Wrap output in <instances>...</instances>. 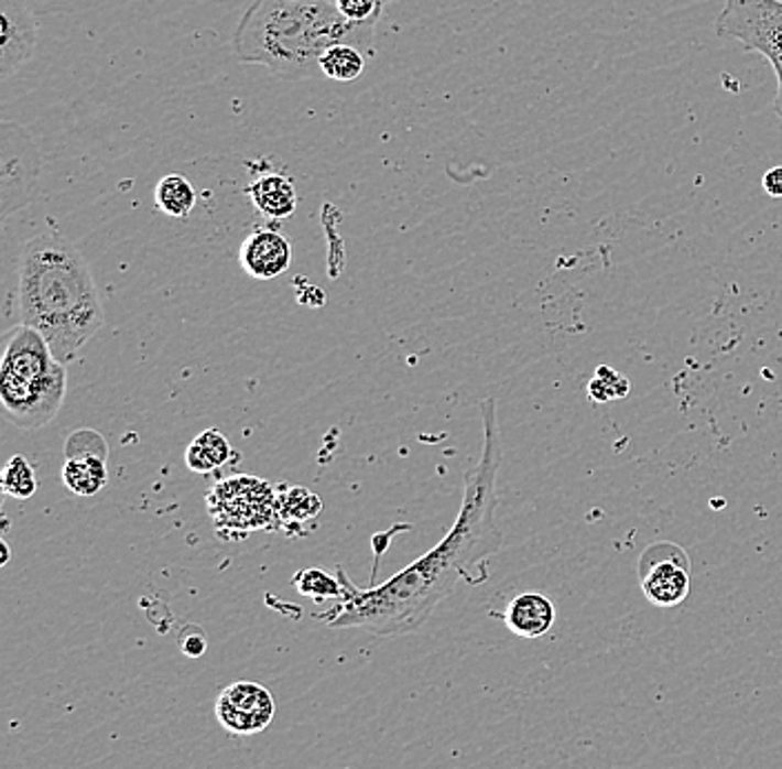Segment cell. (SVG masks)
I'll return each instance as SVG.
<instances>
[{"label": "cell", "mask_w": 782, "mask_h": 769, "mask_svg": "<svg viewBox=\"0 0 782 769\" xmlns=\"http://www.w3.org/2000/svg\"><path fill=\"white\" fill-rule=\"evenodd\" d=\"M480 416L482 454L476 467L465 474L463 502L452 530L427 554L369 589L356 587L345 570L338 567L343 598L323 614L332 629H367L376 636L412 633L427 622L458 581L469 585L487 581V561L502 550L504 541L496 523L502 441L493 399L480 403Z\"/></svg>", "instance_id": "cell-1"}, {"label": "cell", "mask_w": 782, "mask_h": 769, "mask_svg": "<svg viewBox=\"0 0 782 769\" xmlns=\"http://www.w3.org/2000/svg\"><path fill=\"white\" fill-rule=\"evenodd\" d=\"M17 312L52 354L69 365L105 323V307L83 251L56 231L30 238L17 268Z\"/></svg>", "instance_id": "cell-2"}, {"label": "cell", "mask_w": 782, "mask_h": 769, "mask_svg": "<svg viewBox=\"0 0 782 769\" xmlns=\"http://www.w3.org/2000/svg\"><path fill=\"white\" fill-rule=\"evenodd\" d=\"M376 21H347L329 0H253L231 36L240 63L263 65L285 80L321 74L318 61L334 45L371 52Z\"/></svg>", "instance_id": "cell-3"}, {"label": "cell", "mask_w": 782, "mask_h": 769, "mask_svg": "<svg viewBox=\"0 0 782 769\" xmlns=\"http://www.w3.org/2000/svg\"><path fill=\"white\" fill-rule=\"evenodd\" d=\"M65 397V362L36 329L21 323L12 327L3 338L0 360V405L6 416L19 430L34 432L56 419Z\"/></svg>", "instance_id": "cell-4"}, {"label": "cell", "mask_w": 782, "mask_h": 769, "mask_svg": "<svg viewBox=\"0 0 782 769\" xmlns=\"http://www.w3.org/2000/svg\"><path fill=\"white\" fill-rule=\"evenodd\" d=\"M714 32L760 54L773 67L778 80L773 111L782 118V0H725Z\"/></svg>", "instance_id": "cell-5"}, {"label": "cell", "mask_w": 782, "mask_h": 769, "mask_svg": "<svg viewBox=\"0 0 782 769\" xmlns=\"http://www.w3.org/2000/svg\"><path fill=\"white\" fill-rule=\"evenodd\" d=\"M43 154L25 124L0 122V218L28 207L41 176Z\"/></svg>", "instance_id": "cell-6"}, {"label": "cell", "mask_w": 782, "mask_h": 769, "mask_svg": "<svg viewBox=\"0 0 782 769\" xmlns=\"http://www.w3.org/2000/svg\"><path fill=\"white\" fill-rule=\"evenodd\" d=\"M638 583L651 605L663 609L683 605L692 589L689 554L672 541L651 543L638 559Z\"/></svg>", "instance_id": "cell-7"}, {"label": "cell", "mask_w": 782, "mask_h": 769, "mask_svg": "<svg viewBox=\"0 0 782 769\" xmlns=\"http://www.w3.org/2000/svg\"><path fill=\"white\" fill-rule=\"evenodd\" d=\"M214 712L225 732L233 736H253L272 725L276 703L268 687L238 681L218 694Z\"/></svg>", "instance_id": "cell-8"}, {"label": "cell", "mask_w": 782, "mask_h": 769, "mask_svg": "<svg viewBox=\"0 0 782 769\" xmlns=\"http://www.w3.org/2000/svg\"><path fill=\"white\" fill-rule=\"evenodd\" d=\"M39 19L25 0H0V78L10 80L34 56Z\"/></svg>", "instance_id": "cell-9"}, {"label": "cell", "mask_w": 782, "mask_h": 769, "mask_svg": "<svg viewBox=\"0 0 782 769\" xmlns=\"http://www.w3.org/2000/svg\"><path fill=\"white\" fill-rule=\"evenodd\" d=\"M240 266L256 281H272L292 266V242L276 229H256L240 245Z\"/></svg>", "instance_id": "cell-10"}, {"label": "cell", "mask_w": 782, "mask_h": 769, "mask_svg": "<svg viewBox=\"0 0 782 769\" xmlns=\"http://www.w3.org/2000/svg\"><path fill=\"white\" fill-rule=\"evenodd\" d=\"M502 620L520 638H543L556 622V605L541 592H523L509 600Z\"/></svg>", "instance_id": "cell-11"}, {"label": "cell", "mask_w": 782, "mask_h": 769, "mask_svg": "<svg viewBox=\"0 0 782 769\" xmlns=\"http://www.w3.org/2000/svg\"><path fill=\"white\" fill-rule=\"evenodd\" d=\"M247 194L251 205L274 223L290 218L298 205V194L292 178L279 172L258 174L249 183Z\"/></svg>", "instance_id": "cell-12"}, {"label": "cell", "mask_w": 782, "mask_h": 769, "mask_svg": "<svg viewBox=\"0 0 782 769\" xmlns=\"http://www.w3.org/2000/svg\"><path fill=\"white\" fill-rule=\"evenodd\" d=\"M105 456L96 454H78L67 456L63 465V483L76 496H96L109 483Z\"/></svg>", "instance_id": "cell-13"}, {"label": "cell", "mask_w": 782, "mask_h": 769, "mask_svg": "<svg viewBox=\"0 0 782 769\" xmlns=\"http://www.w3.org/2000/svg\"><path fill=\"white\" fill-rule=\"evenodd\" d=\"M231 458V445L218 430H207L198 434L185 452V463L196 474H207L220 469Z\"/></svg>", "instance_id": "cell-14"}, {"label": "cell", "mask_w": 782, "mask_h": 769, "mask_svg": "<svg viewBox=\"0 0 782 769\" xmlns=\"http://www.w3.org/2000/svg\"><path fill=\"white\" fill-rule=\"evenodd\" d=\"M154 203L172 218H187L196 207V187L183 174H167L156 183Z\"/></svg>", "instance_id": "cell-15"}, {"label": "cell", "mask_w": 782, "mask_h": 769, "mask_svg": "<svg viewBox=\"0 0 782 769\" xmlns=\"http://www.w3.org/2000/svg\"><path fill=\"white\" fill-rule=\"evenodd\" d=\"M321 74L336 83H354L365 72L362 50L354 45H334L318 61Z\"/></svg>", "instance_id": "cell-16"}, {"label": "cell", "mask_w": 782, "mask_h": 769, "mask_svg": "<svg viewBox=\"0 0 782 769\" xmlns=\"http://www.w3.org/2000/svg\"><path fill=\"white\" fill-rule=\"evenodd\" d=\"M0 485H3L6 496H12L17 500H28L39 489L36 469L23 454H14L3 467V474H0Z\"/></svg>", "instance_id": "cell-17"}, {"label": "cell", "mask_w": 782, "mask_h": 769, "mask_svg": "<svg viewBox=\"0 0 782 769\" xmlns=\"http://www.w3.org/2000/svg\"><path fill=\"white\" fill-rule=\"evenodd\" d=\"M294 589L305 596V598H312V600H327V598H334L336 603L343 598V583L338 576H332L327 574L325 570H303L294 576L292 581Z\"/></svg>", "instance_id": "cell-18"}, {"label": "cell", "mask_w": 782, "mask_h": 769, "mask_svg": "<svg viewBox=\"0 0 782 769\" xmlns=\"http://www.w3.org/2000/svg\"><path fill=\"white\" fill-rule=\"evenodd\" d=\"M589 399L594 403H611V401H620L629 394V380L618 373L616 369L600 365L596 376L589 380Z\"/></svg>", "instance_id": "cell-19"}, {"label": "cell", "mask_w": 782, "mask_h": 769, "mask_svg": "<svg viewBox=\"0 0 782 769\" xmlns=\"http://www.w3.org/2000/svg\"><path fill=\"white\" fill-rule=\"evenodd\" d=\"M78 454H96V456L109 458V445L100 432L89 430V427H80V430L72 432L65 441V458L78 456Z\"/></svg>", "instance_id": "cell-20"}, {"label": "cell", "mask_w": 782, "mask_h": 769, "mask_svg": "<svg viewBox=\"0 0 782 769\" xmlns=\"http://www.w3.org/2000/svg\"><path fill=\"white\" fill-rule=\"evenodd\" d=\"M387 3L389 0H334L336 10L354 23H378Z\"/></svg>", "instance_id": "cell-21"}, {"label": "cell", "mask_w": 782, "mask_h": 769, "mask_svg": "<svg viewBox=\"0 0 782 769\" xmlns=\"http://www.w3.org/2000/svg\"><path fill=\"white\" fill-rule=\"evenodd\" d=\"M762 189L771 198H782V165L771 167L762 176Z\"/></svg>", "instance_id": "cell-22"}, {"label": "cell", "mask_w": 782, "mask_h": 769, "mask_svg": "<svg viewBox=\"0 0 782 769\" xmlns=\"http://www.w3.org/2000/svg\"><path fill=\"white\" fill-rule=\"evenodd\" d=\"M205 648H207V640L203 636V631H196L192 636H187L183 640V652L189 657V659H198L205 654Z\"/></svg>", "instance_id": "cell-23"}]
</instances>
